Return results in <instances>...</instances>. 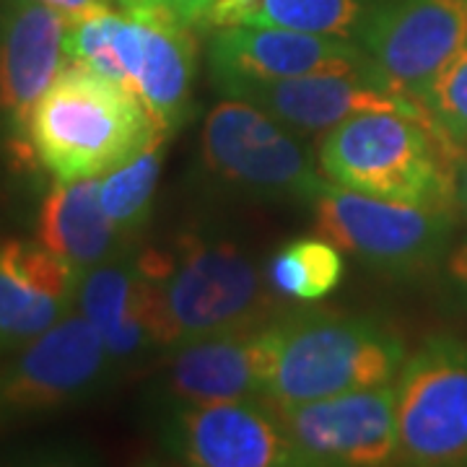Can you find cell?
Here are the masks:
<instances>
[{"instance_id":"1","label":"cell","mask_w":467,"mask_h":467,"mask_svg":"<svg viewBox=\"0 0 467 467\" xmlns=\"http://www.w3.org/2000/svg\"><path fill=\"white\" fill-rule=\"evenodd\" d=\"M159 133L164 130L128 86L81 63L60 67L26 125L34 156L57 182L122 167Z\"/></svg>"},{"instance_id":"2","label":"cell","mask_w":467,"mask_h":467,"mask_svg":"<svg viewBox=\"0 0 467 467\" xmlns=\"http://www.w3.org/2000/svg\"><path fill=\"white\" fill-rule=\"evenodd\" d=\"M138 265L149 281V325L156 346L177 348L273 317L260 270L229 239L190 234L171 252H143Z\"/></svg>"},{"instance_id":"3","label":"cell","mask_w":467,"mask_h":467,"mask_svg":"<svg viewBox=\"0 0 467 467\" xmlns=\"http://www.w3.org/2000/svg\"><path fill=\"white\" fill-rule=\"evenodd\" d=\"M460 146L434 117L364 112L330 128L319 171L337 187L382 201L451 208Z\"/></svg>"},{"instance_id":"4","label":"cell","mask_w":467,"mask_h":467,"mask_svg":"<svg viewBox=\"0 0 467 467\" xmlns=\"http://www.w3.org/2000/svg\"><path fill=\"white\" fill-rule=\"evenodd\" d=\"M267 400L304 402L392 382L405 346L379 319L330 309H294L265 322Z\"/></svg>"},{"instance_id":"5","label":"cell","mask_w":467,"mask_h":467,"mask_svg":"<svg viewBox=\"0 0 467 467\" xmlns=\"http://www.w3.org/2000/svg\"><path fill=\"white\" fill-rule=\"evenodd\" d=\"M201 156L211 177L254 201L315 202L330 187L285 125L234 97L205 117Z\"/></svg>"},{"instance_id":"6","label":"cell","mask_w":467,"mask_h":467,"mask_svg":"<svg viewBox=\"0 0 467 467\" xmlns=\"http://www.w3.org/2000/svg\"><path fill=\"white\" fill-rule=\"evenodd\" d=\"M312 208L319 236L395 278L436 265L454 229L451 208L382 201L333 182Z\"/></svg>"},{"instance_id":"7","label":"cell","mask_w":467,"mask_h":467,"mask_svg":"<svg viewBox=\"0 0 467 467\" xmlns=\"http://www.w3.org/2000/svg\"><path fill=\"white\" fill-rule=\"evenodd\" d=\"M395 400L400 465H467V346L462 340H426L402 364Z\"/></svg>"},{"instance_id":"8","label":"cell","mask_w":467,"mask_h":467,"mask_svg":"<svg viewBox=\"0 0 467 467\" xmlns=\"http://www.w3.org/2000/svg\"><path fill=\"white\" fill-rule=\"evenodd\" d=\"M296 465L377 467L398 462L395 384L304 402H275Z\"/></svg>"},{"instance_id":"9","label":"cell","mask_w":467,"mask_h":467,"mask_svg":"<svg viewBox=\"0 0 467 467\" xmlns=\"http://www.w3.org/2000/svg\"><path fill=\"white\" fill-rule=\"evenodd\" d=\"M112 367L99 330L84 315H67L0 371V423L84 402L104 387Z\"/></svg>"},{"instance_id":"10","label":"cell","mask_w":467,"mask_h":467,"mask_svg":"<svg viewBox=\"0 0 467 467\" xmlns=\"http://www.w3.org/2000/svg\"><path fill=\"white\" fill-rule=\"evenodd\" d=\"M358 45L389 84L423 101L436 76L467 45V0H384Z\"/></svg>"},{"instance_id":"11","label":"cell","mask_w":467,"mask_h":467,"mask_svg":"<svg viewBox=\"0 0 467 467\" xmlns=\"http://www.w3.org/2000/svg\"><path fill=\"white\" fill-rule=\"evenodd\" d=\"M122 84L149 109L153 122L174 135L190 115V94L198 67L192 26L167 5L122 11L115 36Z\"/></svg>"},{"instance_id":"12","label":"cell","mask_w":467,"mask_h":467,"mask_svg":"<svg viewBox=\"0 0 467 467\" xmlns=\"http://www.w3.org/2000/svg\"><path fill=\"white\" fill-rule=\"evenodd\" d=\"M223 97L244 99L275 117L288 130L317 133L364 112H402L434 117L423 101L387 81L379 67L356 73H319L281 81H242L221 88Z\"/></svg>"},{"instance_id":"13","label":"cell","mask_w":467,"mask_h":467,"mask_svg":"<svg viewBox=\"0 0 467 467\" xmlns=\"http://www.w3.org/2000/svg\"><path fill=\"white\" fill-rule=\"evenodd\" d=\"M164 439L169 451L184 465H296L273 400L182 402L169 420Z\"/></svg>"},{"instance_id":"14","label":"cell","mask_w":467,"mask_h":467,"mask_svg":"<svg viewBox=\"0 0 467 467\" xmlns=\"http://www.w3.org/2000/svg\"><path fill=\"white\" fill-rule=\"evenodd\" d=\"M211 81L218 91L242 81H281L319 73H356L377 63L348 39L284 26L218 29L208 47Z\"/></svg>"},{"instance_id":"15","label":"cell","mask_w":467,"mask_h":467,"mask_svg":"<svg viewBox=\"0 0 467 467\" xmlns=\"http://www.w3.org/2000/svg\"><path fill=\"white\" fill-rule=\"evenodd\" d=\"M67 16L39 0H0V117L26 130L66 63Z\"/></svg>"},{"instance_id":"16","label":"cell","mask_w":467,"mask_h":467,"mask_svg":"<svg viewBox=\"0 0 467 467\" xmlns=\"http://www.w3.org/2000/svg\"><path fill=\"white\" fill-rule=\"evenodd\" d=\"M265 322L177 346L164 377L169 395L180 402L265 398L270 379Z\"/></svg>"},{"instance_id":"17","label":"cell","mask_w":467,"mask_h":467,"mask_svg":"<svg viewBox=\"0 0 467 467\" xmlns=\"http://www.w3.org/2000/svg\"><path fill=\"white\" fill-rule=\"evenodd\" d=\"M119 234L101 208L97 177L57 182L39 208L36 242L84 275L115 254Z\"/></svg>"},{"instance_id":"18","label":"cell","mask_w":467,"mask_h":467,"mask_svg":"<svg viewBox=\"0 0 467 467\" xmlns=\"http://www.w3.org/2000/svg\"><path fill=\"white\" fill-rule=\"evenodd\" d=\"M340 250L325 236H304L284 244L267 263V284L275 294L299 301H317L343 281Z\"/></svg>"},{"instance_id":"19","label":"cell","mask_w":467,"mask_h":467,"mask_svg":"<svg viewBox=\"0 0 467 467\" xmlns=\"http://www.w3.org/2000/svg\"><path fill=\"white\" fill-rule=\"evenodd\" d=\"M171 135L159 133L143 150L112 169L99 180V201L104 213L122 234L135 232L150 213L153 195L159 190L164 150Z\"/></svg>"},{"instance_id":"20","label":"cell","mask_w":467,"mask_h":467,"mask_svg":"<svg viewBox=\"0 0 467 467\" xmlns=\"http://www.w3.org/2000/svg\"><path fill=\"white\" fill-rule=\"evenodd\" d=\"M78 301L84 317L104 337L149 304V281L138 260H107L86 273L78 288Z\"/></svg>"},{"instance_id":"21","label":"cell","mask_w":467,"mask_h":467,"mask_svg":"<svg viewBox=\"0 0 467 467\" xmlns=\"http://www.w3.org/2000/svg\"><path fill=\"white\" fill-rule=\"evenodd\" d=\"M382 0H263L254 26H284L356 42Z\"/></svg>"},{"instance_id":"22","label":"cell","mask_w":467,"mask_h":467,"mask_svg":"<svg viewBox=\"0 0 467 467\" xmlns=\"http://www.w3.org/2000/svg\"><path fill=\"white\" fill-rule=\"evenodd\" d=\"M73 301L42 294L0 265V350L18 348L67 317Z\"/></svg>"},{"instance_id":"23","label":"cell","mask_w":467,"mask_h":467,"mask_svg":"<svg viewBox=\"0 0 467 467\" xmlns=\"http://www.w3.org/2000/svg\"><path fill=\"white\" fill-rule=\"evenodd\" d=\"M423 104L457 146L467 143V45L436 76Z\"/></svg>"},{"instance_id":"24","label":"cell","mask_w":467,"mask_h":467,"mask_svg":"<svg viewBox=\"0 0 467 467\" xmlns=\"http://www.w3.org/2000/svg\"><path fill=\"white\" fill-rule=\"evenodd\" d=\"M263 11V0H213L205 16V26H254Z\"/></svg>"},{"instance_id":"25","label":"cell","mask_w":467,"mask_h":467,"mask_svg":"<svg viewBox=\"0 0 467 467\" xmlns=\"http://www.w3.org/2000/svg\"><path fill=\"white\" fill-rule=\"evenodd\" d=\"M213 0H167L169 11L190 26H205V16Z\"/></svg>"},{"instance_id":"26","label":"cell","mask_w":467,"mask_h":467,"mask_svg":"<svg viewBox=\"0 0 467 467\" xmlns=\"http://www.w3.org/2000/svg\"><path fill=\"white\" fill-rule=\"evenodd\" d=\"M39 3H45V5H50L55 11H60L67 18H78L84 16V14L97 11V8L112 5L115 0H39Z\"/></svg>"},{"instance_id":"27","label":"cell","mask_w":467,"mask_h":467,"mask_svg":"<svg viewBox=\"0 0 467 467\" xmlns=\"http://www.w3.org/2000/svg\"><path fill=\"white\" fill-rule=\"evenodd\" d=\"M447 275L457 288V294L467 301V242H462L447 260Z\"/></svg>"},{"instance_id":"28","label":"cell","mask_w":467,"mask_h":467,"mask_svg":"<svg viewBox=\"0 0 467 467\" xmlns=\"http://www.w3.org/2000/svg\"><path fill=\"white\" fill-rule=\"evenodd\" d=\"M454 201L467 213V150H460L454 164Z\"/></svg>"},{"instance_id":"29","label":"cell","mask_w":467,"mask_h":467,"mask_svg":"<svg viewBox=\"0 0 467 467\" xmlns=\"http://www.w3.org/2000/svg\"><path fill=\"white\" fill-rule=\"evenodd\" d=\"M115 3L122 8V11H128V14H133V11H143V8H153V5H167V0H115Z\"/></svg>"}]
</instances>
